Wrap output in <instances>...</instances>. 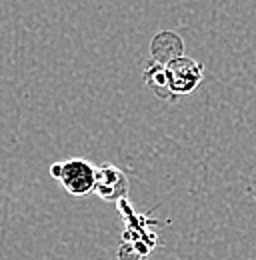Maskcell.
Returning <instances> with one entry per match:
<instances>
[{
    "label": "cell",
    "instance_id": "cell-1",
    "mask_svg": "<svg viewBox=\"0 0 256 260\" xmlns=\"http://www.w3.org/2000/svg\"><path fill=\"white\" fill-rule=\"evenodd\" d=\"M96 166L84 158H68L50 166V176L58 180L68 194L86 196L94 188Z\"/></svg>",
    "mask_w": 256,
    "mask_h": 260
},
{
    "label": "cell",
    "instance_id": "cell-3",
    "mask_svg": "<svg viewBox=\"0 0 256 260\" xmlns=\"http://www.w3.org/2000/svg\"><path fill=\"white\" fill-rule=\"evenodd\" d=\"M128 190H130V184H128L126 174L118 166L110 162L96 166L92 192H96L98 198L110 204H120L122 200H126Z\"/></svg>",
    "mask_w": 256,
    "mask_h": 260
},
{
    "label": "cell",
    "instance_id": "cell-2",
    "mask_svg": "<svg viewBox=\"0 0 256 260\" xmlns=\"http://www.w3.org/2000/svg\"><path fill=\"white\" fill-rule=\"evenodd\" d=\"M164 66H166L168 84H170V90H172L174 96L190 94L204 80V66L194 58H188L186 54L170 60Z\"/></svg>",
    "mask_w": 256,
    "mask_h": 260
},
{
    "label": "cell",
    "instance_id": "cell-4",
    "mask_svg": "<svg viewBox=\"0 0 256 260\" xmlns=\"http://www.w3.org/2000/svg\"><path fill=\"white\" fill-rule=\"evenodd\" d=\"M150 52H152V60L160 64H168L170 60L184 56V42L182 38L172 30H162L158 32L152 42H150Z\"/></svg>",
    "mask_w": 256,
    "mask_h": 260
},
{
    "label": "cell",
    "instance_id": "cell-5",
    "mask_svg": "<svg viewBox=\"0 0 256 260\" xmlns=\"http://www.w3.org/2000/svg\"><path fill=\"white\" fill-rule=\"evenodd\" d=\"M142 78H144V84L156 94L158 98L162 100H174V94H172V90H170V84H168V74H166V66L160 64V62H154V60H150L146 68H144V74H142Z\"/></svg>",
    "mask_w": 256,
    "mask_h": 260
},
{
    "label": "cell",
    "instance_id": "cell-6",
    "mask_svg": "<svg viewBox=\"0 0 256 260\" xmlns=\"http://www.w3.org/2000/svg\"><path fill=\"white\" fill-rule=\"evenodd\" d=\"M254 198H256V196H254Z\"/></svg>",
    "mask_w": 256,
    "mask_h": 260
}]
</instances>
